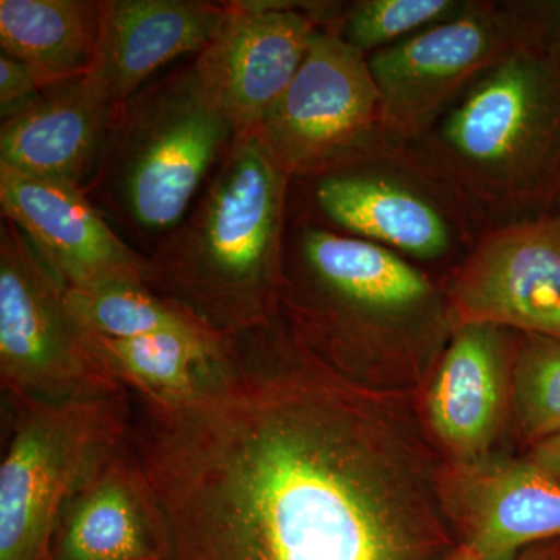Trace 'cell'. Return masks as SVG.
I'll list each match as a JSON object with an SVG mask.
<instances>
[{"label":"cell","mask_w":560,"mask_h":560,"mask_svg":"<svg viewBox=\"0 0 560 560\" xmlns=\"http://www.w3.org/2000/svg\"><path fill=\"white\" fill-rule=\"evenodd\" d=\"M470 0H352L338 2L330 22L346 43L363 51H375L411 38L418 33L458 16Z\"/></svg>","instance_id":"obj_22"},{"label":"cell","mask_w":560,"mask_h":560,"mask_svg":"<svg viewBox=\"0 0 560 560\" xmlns=\"http://www.w3.org/2000/svg\"><path fill=\"white\" fill-rule=\"evenodd\" d=\"M304 183L312 212L335 231L416 265L466 260L486 232L459 190L411 142L386 136Z\"/></svg>","instance_id":"obj_6"},{"label":"cell","mask_w":560,"mask_h":560,"mask_svg":"<svg viewBox=\"0 0 560 560\" xmlns=\"http://www.w3.org/2000/svg\"><path fill=\"white\" fill-rule=\"evenodd\" d=\"M13 404L0 464V560H39L60 512L120 458L131 394Z\"/></svg>","instance_id":"obj_7"},{"label":"cell","mask_w":560,"mask_h":560,"mask_svg":"<svg viewBox=\"0 0 560 560\" xmlns=\"http://www.w3.org/2000/svg\"><path fill=\"white\" fill-rule=\"evenodd\" d=\"M458 508L464 547L480 560H515L560 537V481L529 460L474 467L460 477Z\"/></svg>","instance_id":"obj_16"},{"label":"cell","mask_w":560,"mask_h":560,"mask_svg":"<svg viewBox=\"0 0 560 560\" xmlns=\"http://www.w3.org/2000/svg\"><path fill=\"white\" fill-rule=\"evenodd\" d=\"M518 422L533 440L560 434V340L522 334L514 368Z\"/></svg>","instance_id":"obj_23"},{"label":"cell","mask_w":560,"mask_h":560,"mask_svg":"<svg viewBox=\"0 0 560 560\" xmlns=\"http://www.w3.org/2000/svg\"><path fill=\"white\" fill-rule=\"evenodd\" d=\"M69 296L81 319L95 334L110 340H130L162 331H209L138 280H120L91 290L69 289Z\"/></svg>","instance_id":"obj_21"},{"label":"cell","mask_w":560,"mask_h":560,"mask_svg":"<svg viewBox=\"0 0 560 560\" xmlns=\"http://www.w3.org/2000/svg\"><path fill=\"white\" fill-rule=\"evenodd\" d=\"M445 560H480L477 558V556L474 555L469 550V548L459 547L458 550L453 552L451 558H447ZM515 560H558V552H556L555 548H545V547H537V548H530V550H525L522 552L521 556H518Z\"/></svg>","instance_id":"obj_26"},{"label":"cell","mask_w":560,"mask_h":560,"mask_svg":"<svg viewBox=\"0 0 560 560\" xmlns=\"http://www.w3.org/2000/svg\"><path fill=\"white\" fill-rule=\"evenodd\" d=\"M280 313L338 371L368 349L412 348L456 330L447 291L419 265L307 215L287 231Z\"/></svg>","instance_id":"obj_4"},{"label":"cell","mask_w":560,"mask_h":560,"mask_svg":"<svg viewBox=\"0 0 560 560\" xmlns=\"http://www.w3.org/2000/svg\"><path fill=\"white\" fill-rule=\"evenodd\" d=\"M282 315L220 337L178 399L131 389L120 463L162 560H433L407 452Z\"/></svg>","instance_id":"obj_1"},{"label":"cell","mask_w":560,"mask_h":560,"mask_svg":"<svg viewBox=\"0 0 560 560\" xmlns=\"http://www.w3.org/2000/svg\"><path fill=\"white\" fill-rule=\"evenodd\" d=\"M490 228L560 215V31L474 81L411 140Z\"/></svg>","instance_id":"obj_3"},{"label":"cell","mask_w":560,"mask_h":560,"mask_svg":"<svg viewBox=\"0 0 560 560\" xmlns=\"http://www.w3.org/2000/svg\"><path fill=\"white\" fill-rule=\"evenodd\" d=\"M337 2L237 0L195 57L202 90L235 135L253 131L300 70L312 36L329 25Z\"/></svg>","instance_id":"obj_11"},{"label":"cell","mask_w":560,"mask_h":560,"mask_svg":"<svg viewBox=\"0 0 560 560\" xmlns=\"http://www.w3.org/2000/svg\"><path fill=\"white\" fill-rule=\"evenodd\" d=\"M39 91L31 70L9 55H0V119H9L27 108Z\"/></svg>","instance_id":"obj_24"},{"label":"cell","mask_w":560,"mask_h":560,"mask_svg":"<svg viewBox=\"0 0 560 560\" xmlns=\"http://www.w3.org/2000/svg\"><path fill=\"white\" fill-rule=\"evenodd\" d=\"M256 131L293 180L323 175L389 136L366 55L319 27Z\"/></svg>","instance_id":"obj_10"},{"label":"cell","mask_w":560,"mask_h":560,"mask_svg":"<svg viewBox=\"0 0 560 560\" xmlns=\"http://www.w3.org/2000/svg\"><path fill=\"white\" fill-rule=\"evenodd\" d=\"M0 378L14 400L62 401L128 389L101 335L24 232L0 223Z\"/></svg>","instance_id":"obj_8"},{"label":"cell","mask_w":560,"mask_h":560,"mask_svg":"<svg viewBox=\"0 0 560 560\" xmlns=\"http://www.w3.org/2000/svg\"><path fill=\"white\" fill-rule=\"evenodd\" d=\"M102 340L125 385L158 399L189 394L198 372L220 345L219 335L209 331H162L130 340Z\"/></svg>","instance_id":"obj_20"},{"label":"cell","mask_w":560,"mask_h":560,"mask_svg":"<svg viewBox=\"0 0 560 560\" xmlns=\"http://www.w3.org/2000/svg\"><path fill=\"white\" fill-rule=\"evenodd\" d=\"M528 460L537 469L560 481V434L539 441Z\"/></svg>","instance_id":"obj_25"},{"label":"cell","mask_w":560,"mask_h":560,"mask_svg":"<svg viewBox=\"0 0 560 560\" xmlns=\"http://www.w3.org/2000/svg\"><path fill=\"white\" fill-rule=\"evenodd\" d=\"M117 114L92 91L86 77L40 88L27 108L2 120L0 164L86 194Z\"/></svg>","instance_id":"obj_15"},{"label":"cell","mask_w":560,"mask_h":560,"mask_svg":"<svg viewBox=\"0 0 560 560\" xmlns=\"http://www.w3.org/2000/svg\"><path fill=\"white\" fill-rule=\"evenodd\" d=\"M102 0H0V49L39 88L88 75L97 55Z\"/></svg>","instance_id":"obj_18"},{"label":"cell","mask_w":560,"mask_h":560,"mask_svg":"<svg viewBox=\"0 0 560 560\" xmlns=\"http://www.w3.org/2000/svg\"><path fill=\"white\" fill-rule=\"evenodd\" d=\"M0 205L68 289L120 280L147 285V256L119 237L83 191L0 164Z\"/></svg>","instance_id":"obj_13"},{"label":"cell","mask_w":560,"mask_h":560,"mask_svg":"<svg viewBox=\"0 0 560 560\" xmlns=\"http://www.w3.org/2000/svg\"><path fill=\"white\" fill-rule=\"evenodd\" d=\"M97 55L88 72L92 91L120 110L154 73L206 46L228 13V2L102 0Z\"/></svg>","instance_id":"obj_14"},{"label":"cell","mask_w":560,"mask_h":560,"mask_svg":"<svg viewBox=\"0 0 560 560\" xmlns=\"http://www.w3.org/2000/svg\"><path fill=\"white\" fill-rule=\"evenodd\" d=\"M293 184L256 130L235 136L186 219L147 256V287L219 337L275 319Z\"/></svg>","instance_id":"obj_2"},{"label":"cell","mask_w":560,"mask_h":560,"mask_svg":"<svg viewBox=\"0 0 560 560\" xmlns=\"http://www.w3.org/2000/svg\"><path fill=\"white\" fill-rule=\"evenodd\" d=\"M149 529L120 458L73 504L60 560H145Z\"/></svg>","instance_id":"obj_19"},{"label":"cell","mask_w":560,"mask_h":560,"mask_svg":"<svg viewBox=\"0 0 560 560\" xmlns=\"http://www.w3.org/2000/svg\"><path fill=\"white\" fill-rule=\"evenodd\" d=\"M560 31V0H470L452 20L368 57L386 130L411 142L475 80Z\"/></svg>","instance_id":"obj_9"},{"label":"cell","mask_w":560,"mask_h":560,"mask_svg":"<svg viewBox=\"0 0 560 560\" xmlns=\"http://www.w3.org/2000/svg\"><path fill=\"white\" fill-rule=\"evenodd\" d=\"M506 331L488 324L458 327L431 388V423L464 460L480 458L499 425L510 352Z\"/></svg>","instance_id":"obj_17"},{"label":"cell","mask_w":560,"mask_h":560,"mask_svg":"<svg viewBox=\"0 0 560 560\" xmlns=\"http://www.w3.org/2000/svg\"><path fill=\"white\" fill-rule=\"evenodd\" d=\"M445 290L456 329L488 324L560 340V215L490 228Z\"/></svg>","instance_id":"obj_12"},{"label":"cell","mask_w":560,"mask_h":560,"mask_svg":"<svg viewBox=\"0 0 560 560\" xmlns=\"http://www.w3.org/2000/svg\"><path fill=\"white\" fill-rule=\"evenodd\" d=\"M235 136L194 65L180 66L121 106L86 197L154 248L186 219Z\"/></svg>","instance_id":"obj_5"}]
</instances>
